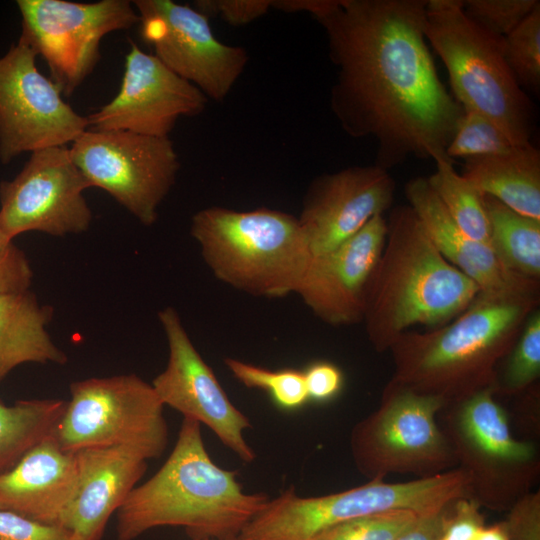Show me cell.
Returning <instances> with one entry per match:
<instances>
[{"mask_svg":"<svg viewBox=\"0 0 540 540\" xmlns=\"http://www.w3.org/2000/svg\"><path fill=\"white\" fill-rule=\"evenodd\" d=\"M426 5L324 0L313 15L337 68L331 110L349 136L376 142L374 164L387 171L411 157L448 158L464 112L438 76L424 35Z\"/></svg>","mask_w":540,"mask_h":540,"instance_id":"cell-1","label":"cell"},{"mask_svg":"<svg viewBox=\"0 0 540 540\" xmlns=\"http://www.w3.org/2000/svg\"><path fill=\"white\" fill-rule=\"evenodd\" d=\"M539 301L540 292L479 291L446 325L398 336L388 350L394 364L392 378L441 399L445 406L493 388L497 367Z\"/></svg>","mask_w":540,"mask_h":540,"instance_id":"cell-2","label":"cell"},{"mask_svg":"<svg viewBox=\"0 0 540 540\" xmlns=\"http://www.w3.org/2000/svg\"><path fill=\"white\" fill-rule=\"evenodd\" d=\"M268 500L264 493H245L237 472L209 456L201 424L183 418L165 463L118 509L117 540H134L162 526L182 527L191 540L233 539Z\"/></svg>","mask_w":540,"mask_h":540,"instance_id":"cell-3","label":"cell"},{"mask_svg":"<svg viewBox=\"0 0 540 540\" xmlns=\"http://www.w3.org/2000/svg\"><path fill=\"white\" fill-rule=\"evenodd\" d=\"M389 211L363 319L368 340L379 353L414 325H446L480 291L439 253L408 204Z\"/></svg>","mask_w":540,"mask_h":540,"instance_id":"cell-4","label":"cell"},{"mask_svg":"<svg viewBox=\"0 0 540 540\" xmlns=\"http://www.w3.org/2000/svg\"><path fill=\"white\" fill-rule=\"evenodd\" d=\"M190 232L215 277L253 296L296 293L312 258L298 218L280 210L207 207Z\"/></svg>","mask_w":540,"mask_h":540,"instance_id":"cell-5","label":"cell"},{"mask_svg":"<svg viewBox=\"0 0 540 540\" xmlns=\"http://www.w3.org/2000/svg\"><path fill=\"white\" fill-rule=\"evenodd\" d=\"M424 35L463 109L489 118L515 145L531 143L535 107L505 60L503 37L470 20L463 0H427Z\"/></svg>","mask_w":540,"mask_h":540,"instance_id":"cell-6","label":"cell"},{"mask_svg":"<svg viewBox=\"0 0 540 540\" xmlns=\"http://www.w3.org/2000/svg\"><path fill=\"white\" fill-rule=\"evenodd\" d=\"M468 497V481L459 468L408 482L371 480L317 497H301L294 487L268 500L244 527L241 540H310L336 524L396 510L418 515L435 512Z\"/></svg>","mask_w":540,"mask_h":540,"instance_id":"cell-7","label":"cell"},{"mask_svg":"<svg viewBox=\"0 0 540 540\" xmlns=\"http://www.w3.org/2000/svg\"><path fill=\"white\" fill-rule=\"evenodd\" d=\"M493 388L446 405L439 424L459 468L468 498L481 508L507 512L532 492L540 475L536 445L515 438Z\"/></svg>","mask_w":540,"mask_h":540,"instance_id":"cell-8","label":"cell"},{"mask_svg":"<svg viewBox=\"0 0 540 540\" xmlns=\"http://www.w3.org/2000/svg\"><path fill=\"white\" fill-rule=\"evenodd\" d=\"M444 402L391 378L378 408L351 430L350 451L360 474L371 480L389 475L432 477L456 468L437 414Z\"/></svg>","mask_w":540,"mask_h":540,"instance_id":"cell-9","label":"cell"},{"mask_svg":"<svg viewBox=\"0 0 540 540\" xmlns=\"http://www.w3.org/2000/svg\"><path fill=\"white\" fill-rule=\"evenodd\" d=\"M70 400L54 436L69 452L125 446L159 458L168 440L164 405L136 374L88 378L70 384Z\"/></svg>","mask_w":540,"mask_h":540,"instance_id":"cell-10","label":"cell"},{"mask_svg":"<svg viewBox=\"0 0 540 540\" xmlns=\"http://www.w3.org/2000/svg\"><path fill=\"white\" fill-rule=\"evenodd\" d=\"M69 148L91 187L106 191L140 223L157 221L180 168L169 137L87 129Z\"/></svg>","mask_w":540,"mask_h":540,"instance_id":"cell-11","label":"cell"},{"mask_svg":"<svg viewBox=\"0 0 540 540\" xmlns=\"http://www.w3.org/2000/svg\"><path fill=\"white\" fill-rule=\"evenodd\" d=\"M23 39L46 61L51 79L70 96L100 58V43L113 31L139 23L131 1L17 0Z\"/></svg>","mask_w":540,"mask_h":540,"instance_id":"cell-12","label":"cell"},{"mask_svg":"<svg viewBox=\"0 0 540 540\" xmlns=\"http://www.w3.org/2000/svg\"><path fill=\"white\" fill-rule=\"evenodd\" d=\"M35 51L19 37L0 57V161L67 146L88 129L87 118L63 99L37 68Z\"/></svg>","mask_w":540,"mask_h":540,"instance_id":"cell-13","label":"cell"},{"mask_svg":"<svg viewBox=\"0 0 540 540\" xmlns=\"http://www.w3.org/2000/svg\"><path fill=\"white\" fill-rule=\"evenodd\" d=\"M132 3L154 55L208 99L222 102L246 69V49L217 39L209 18L192 6L170 0Z\"/></svg>","mask_w":540,"mask_h":540,"instance_id":"cell-14","label":"cell"},{"mask_svg":"<svg viewBox=\"0 0 540 540\" xmlns=\"http://www.w3.org/2000/svg\"><path fill=\"white\" fill-rule=\"evenodd\" d=\"M90 187L69 147L34 151L12 180L0 183V228L11 240L31 231L56 237L82 233L92 221L84 196Z\"/></svg>","mask_w":540,"mask_h":540,"instance_id":"cell-15","label":"cell"},{"mask_svg":"<svg viewBox=\"0 0 540 540\" xmlns=\"http://www.w3.org/2000/svg\"><path fill=\"white\" fill-rule=\"evenodd\" d=\"M158 318L169 349L166 368L151 383L158 398L183 418L206 425L243 462H253L256 454L243 435L251 427L249 418L230 401L177 311L166 307Z\"/></svg>","mask_w":540,"mask_h":540,"instance_id":"cell-16","label":"cell"},{"mask_svg":"<svg viewBox=\"0 0 540 540\" xmlns=\"http://www.w3.org/2000/svg\"><path fill=\"white\" fill-rule=\"evenodd\" d=\"M208 101L195 85L130 41L117 95L86 118L93 130L169 137L181 117L201 114Z\"/></svg>","mask_w":540,"mask_h":540,"instance_id":"cell-17","label":"cell"},{"mask_svg":"<svg viewBox=\"0 0 540 540\" xmlns=\"http://www.w3.org/2000/svg\"><path fill=\"white\" fill-rule=\"evenodd\" d=\"M390 172L375 165L352 166L315 178L297 217L312 256L329 252L393 207Z\"/></svg>","mask_w":540,"mask_h":540,"instance_id":"cell-18","label":"cell"},{"mask_svg":"<svg viewBox=\"0 0 540 540\" xmlns=\"http://www.w3.org/2000/svg\"><path fill=\"white\" fill-rule=\"evenodd\" d=\"M386 235L387 219L377 215L333 250L312 256L295 294L328 325L363 322Z\"/></svg>","mask_w":540,"mask_h":540,"instance_id":"cell-19","label":"cell"},{"mask_svg":"<svg viewBox=\"0 0 540 540\" xmlns=\"http://www.w3.org/2000/svg\"><path fill=\"white\" fill-rule=\"evenodd\" d=\"M79 481L61 526L70 540H101L118 511L147 470V456L125 446L87 448L75 452Z\"/></svg>","mask_w":540,"mask_h":540,"instance_id":"cell-20","label":"cell"},{"mask_svg":"<svg viewBox=\"0 0 540 540\" xmlns=\"http://www.w3.org/2000/svg\"><path fill=\"white\" fill-rule=\"evenodd\" d=\"M53 433L0 475V509L61 526L77 491L79 468L76 453L63 450Z\"/></svg>","mask_w":540,"mask_h":540,"instance_id":"cell-21","label":"cell"},{"mask_svg":"<svg viewBox=\"0 0 540 540\" xmlns=\"http://www.w3.org/2000/svg\"><path fill=\"white\" fill-rule=\"evenodd\" d=\"M404 192L408 205L439 253L470 278L480 291L540 292V281L509 271L490 245L470 238L458 227L430 187L427 177L410 179Z\"/></svg>","mask_w":540,"mask_h":540,"instance_id":"cell-22","label":"cell"},{"mask_svg":"<svg viewBox=\"0 0 540 540\" xmlns=\"http://www.w3.org/2000/svg\"><path fill=\"white\" fill-rule=\"evenodd\" d=\"M52 315L53 308L40 304L30 290L0 294V384L24 363L68 361L46 329Z\"/></svg>","mask_w":540,"mask_h":540,"instance_id":"cell-23","label":"cell"},{"mask_svg":"<svg viewBox=\"0 0 540 540\" xmlns=\"http://www.w3.org/2000/svg\"><path fill=\"white\" fill-rule=\"evenodd\" d=\"M463 161L461 175L480 191L540 220V151L532 143Z\"/></svg>","mask_w":540,"mask_h":540,"instance_id":"cell-24","label":"cell"},{"mask_svg":"<svg viewBox=\"0 0 540 540\" xmlns=\"http://www.w3.org/2000/svg\"><path fill=\"white\" fill-rule=\"evenodd\" d=\"M491 248L511 272L540 281V220L485 195Z\"/></svg>","mask_w":540,"mask_h":540,"instance_id":"cell-25","label":"cell"},{"mask_svg":"<svg viewBox=\"0 0 540 540\" xmlns=\"http://www.w3.org/2000/svg\"><path fill=\"white\" fill-rule=\"evenodd\" d=\"M66 403L56 398L17 400L13 405L0 401V475L54 432Z\"/></svg>","mask_w":540,"mask_h":540,"instance_id":"cell-26","label":"cell"},{"mask_svg":"<svg viewBox=\"0 0 540 540\" xmlns=\"http://www.w3.org/2000/svg\"><path fill=\"white\" fill-rule=\"evenodd\" d=\"M434 162L436 171L427 177V181L450 217L467 236L490 245L486 194L456 172L451 159L437 158Z\"/></svg>","mask_w":540,"mask_h":540,"instance_id":"cell-27","label":"cell"},{"mask_svg":"<svg viewBox=\"0 0 540 540\" xmlns=\"http://www.w3.org/2000/svg\"><path fill=\"white\" fill-rule=\"evenodd\" d=\"M497 367L493 386L495 395H519L535 384L540 376V310L527 317L510 352Z\"/></svg>","mask_w":540,"mask_h":540,"instance_id":"cell-28","label":"cell"},{"mask_svg":"<svg viewBox=\"0 0 540 540\" xmlns=\"http://www.w3.org/2000/svg\"><path fill=\"white\" fill-rule=\"evenodd\" d=\"M224 363L237 381L247 388L266 392L281 409L293 411L309 400L301 370H271L231 357L225 358Z\"/></svg>","mask_w":540,"mask_h":540,"instance_id":"cell-29","label":"cell"},{"mask_svg":"<svg viewBox=\"0 0 540 540\" xmlns=\"http://www.w3.org/2000/svg\"><path fill=\"white\" fill-rule=\"evenodd\" d=\"M505 60L523 90H540V4L503 37Z\"/></svg>","mask_w":540,"mask_h":540,"instance_id":"cell-30","label":"cell"},{"mask_svg":"<svg viewBox=\"0 0 540 540\" xmlns=\"http://www.w3.org/2000/svg\"><path fill=\"white\" fill-rule=\"evenodd\" d=\"M516 146L489 118L476 111L464 110L446 155L455 162L456 159L506 153Z\"/></svg>","mask_w":540,"mask_h":540,"instance_id":"cell-31","label":"cell"},{"mask_svg":"<svg viewBox=\"0 0 540 540\" xmlns=\"http://www.w3.org/2000/svg\"><path fill=\"white\" fill-rule=\"evenodd\" d=\"M420 515L396 510L351 519L317 533L310 540H395Z\"/></svg>","mask_w":540,"mask_h":540,"instance_id":"cell-32","label":"cell"},{"mask_svg":"<svg viewBox=\"0 0 540 540\" xmlns=\"http://www.w3.org/2000/svg\"><path fill=\"white\" fill-rule=\"evenodd\" d=\"M539 4V0H463V10L485 31L505 37Z\"/></svg>","mask_w":540,"mask_h":540,"instance_id":"cell-33","label":"cell"},{"mask_svg":"<svg viewBox=\"0 0 540 540\" xmlns=\"http://www.w3.org/2000/svg\"><path fill=\"white\" fill-rule=\"evenodd\" d=\"M32 278L26 254L0 228V294L29 290Z\"/></svg>","mask_w":540,"mask_h":540,"instance_id":"cell-34","label":"cell"},{"mask_svg":"<svg viewBox=\"0 0 540 540\" xmlns=\"http://www.w3.org/2000/svg\"><path fill=\"white\" fill-rule=\"evenodd\" d=\"M207 18L220 16L232 26L248 24L272 8V0H198L193 6Z\"/></svg>","mask_w":540,"mask_h":540,"instance_id":"cell-35","label":"cell"},{"mask_svg":"<svg viewBox=\"0 0 540 540\" xmlns=\"http://www.w3.org/2000/svg\"><path fill=\"white\" fill-rule=\"evenodd\" d=\"M501 523L510 540H540V492L520 498Z\"/></svg>","mask_w":540,"mask_h":540,"instance_id":"cell-36","label":"cell"},{"mask_svg":"<svg viewBox=\"0 0 540 540\" xmlns=\"http://www.w3.org/2000/svg\"><path fill=\"white\" fill-rule=\"evenodd\" d=\"M0 540H70V532L0 509Z\"/></svg>","mask_w":540,"mask_h":540,"instance_id":"cell-37","label":"cell"},{"mask_svg":"<svg viewBox=\"0 0 540 540\" xmlns=\"http://www.w3.org/2000/svg\"><path fill=\"white\" fill-rule=\"evenodd\" d=\"M481 507L468 497L452 503L451 511L440 540H475L485 526Z\"/></svg>","mask_w":540,"mask_h":540,"instance_id":"cell-38","label":"cell"},{"mask_svg":"<svg viewBox=\"0 0 540 540\" xmlns=\"http://www.w3.org/2000/svg\"><path fill=\"white\" fill-rule=\"evenodd\" d=\"M303 372L309 400L327 401L335 397L342 388V372L332 363L315 362Z\"/></svg>","mask_w":540,"mask_h":540,"instance_id":"cell-39","label":"cell"},{"mask_svg":"<svg viewBox=\"0 0 540 540\" xmlns=\"http://www.w3.org/2000/svg\"><path fill=\"white\" fill-rule=\"evenodd\" d=\"M452 503L435 512L419 516L395 540H440L451 511Z\"/></svg>","mask_w":540,"mask_h":540,"instance_id":"cell-40","label":"cell"},{"mask_svg":"<svg viewBox=\"0 0 540 540\" xmlns=\"http://www.w3.org/2000/svg\"><path fill=\"white\" fill-rule=\"evenodd\" d=\"M475 540H510L503 524L484 526L477 534Z\"/></svg>","mask_w":540,"mask_h":540,"instance_id":"cell-41","label":"cell"},{"mask_svg":"<svg viewBox=\"0 0 540 540\" xmlns=\"http://www.w3.org/2000/svg\"><path fill=\"white\" fill-rule=\"evenodd\" d=\"M207 540H210V539H207ZM228 540H241V539L239 537H236V538L228 539Z\"/></svg>","mask_w":540,"mask_h":540,"instance_id":"cell-42","label":"cell"}]
</instances>
